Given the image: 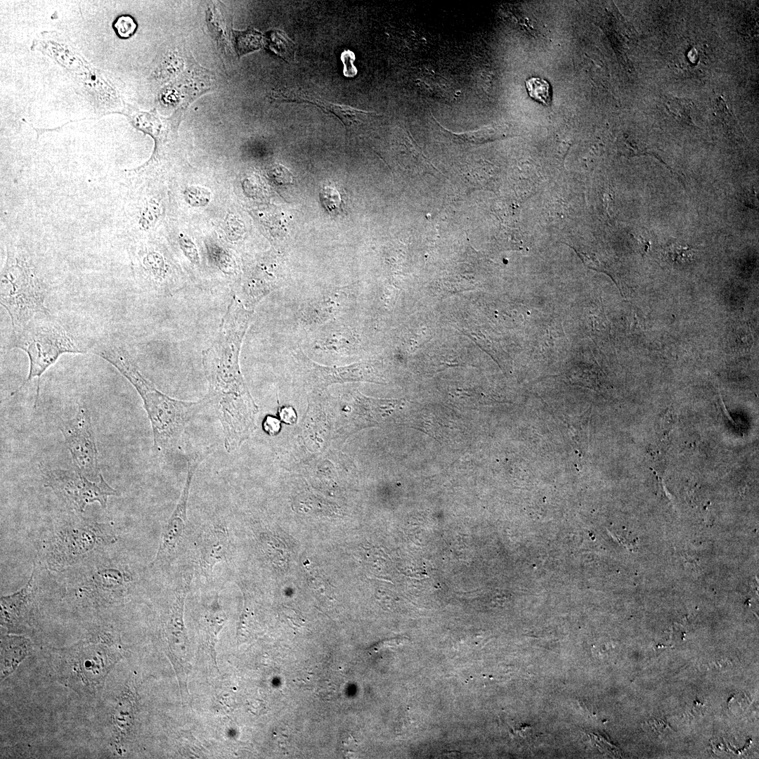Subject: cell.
Wrapping results in <instances>:
<instances>
[{
  "mask_svg": "<svg viewBox=\"0 0 759 759\" xmlns=\"http://www.w3.org/2000/svg\"><path fill=\"white\" fill-rule=\"evenodd\" d=\"M94 353L110 363L135 387L150 420L155 452L162 456L176 450L189 421L209 403L207 396L198 401L171 398L159 391L138 369L127 352L107 344Z\"/></svg>",
  "mask_w": 759,
  "mask_h": 759,
  "instance_id": "6da1fadb",
  "label": "cell"
},
{
  "mask_svg": "<svg viewBox=\"0 0 759 759\" xmlns=\"http://www.w3.org/2000/svg\"><path fill=\"white\" fill-rule=\"evenodd\" d=\"M238 349L205 361L210 390L207 397L221 423L228 453L238 448L254 431L258 413L240 371Z\"/></svg>",
  "mask_w": 759,
  "mask_h": 759,
  "instance_id": "7a4b0ae2",
  "label": "cell"
},
{
  "mask_svg": "<svg viewBox=\"0 0 759 759\" xmlns=\"http://www.w3.org/2000/svg\"><path fill=\"white\" fill-rule=\"evenodd\" d=\"M46 294L29 253L19 245L7 243L1 272L0 300L11 317L13 328L49 313L45 306Z\"/></svg>",
  "mask_w": 759,
  "mask_h": 759,
  "instance_id": "3957f363",
  "label": "cell"
},
{
  "mask_svg": "<svg viewBox=\"0 0 759 759\" xmlns=\"http://www.w3.org/2000/svg\"><path fill=\"white\" fill-rule=\"evenodd\" d=\"M11 346L23 350L29 358V372L26 379L18 389L37 377L34 406L39 393L41 375L64 353H82L85 351L77 345L63 326L51 314L39 315L25 325L13 328Z\"/></svg>",
  "mask_w": 759,
  "mask_h": 759,
  "instance_id": "277c9868",
  "label": "cell"
},
{
  "mask_svg": "<svg viewBox=\"0 0 759 759\" xmlns=\"http://www.w3.org/2000/svg\"><path fill=\"white\" fill-rule=\"evenodd\" d=\"M104 642H84L69 649L63 657V675L75 688L94 692L117 659L112 647Z\"/></svg>",
  "mask_w": 759,
  "mask_h": 759,
  "instance_id": "5b68a950",
  "label": "cell"
},
{
  "mask_svg": "<svg viewBox=\"0 0 759 759\" xmlns=\"http://www.w3.org/2000/svg\"><path fill=\"white\" fill-rule=\"evenodd\" d=\"M42 474L44 485L52 488L63 498L66 503L75 510L82 512L86 506L98 502L105 508L108 496L116 495L105 480L95 482L89 480L76 469H48L42 464L39 466Z\"/></svg>",
  "mask_w": 759,
  "mask_h": 759,
  "instance_id": "8992f818",
  "label": "cell"
},
{
  "mask_svg": "<svg viewBox=\"0 0 759 759\" xmlns=\"http://www.w3.org/2000/svg\"><path fill=\"white\" fill-rule=\"evenodd\" d=\"M60 429L76 469L89 480L104 481L88 408L79 405L74 417L63 423Z\"/></svg>",
  "mask_w": 759,
  "mask_h": 759,
  "instance_id": "52a82bcc",
  "label": "cell"
},
{
  "mask_svg": "<svg viewBox=\"0 0 759 759\" xmlns=\"http://www.w3.org/2000/svg\"><path fill=\"white\" fill-rule=\"evenodd\" d=\"M207 453H193L188 460L187 476L178 502L162 528L160 543L151 567H164L174 559L187 525V507L193 476Z\"/></svg>",
  "mask_w": 759,
  "mask_h": 759,
  "instance_id": "ba28073f",
  "label": "cell"
},
{
  "mask_svg": "<svg viewBox=\"0 0 759 759\" xmlns=\"http://www.w3.org/2000/svg\"><path fill=\"white\" fill-rule=\"evenodd\" d=\"M190 580L181 579L174 590L171 605L165 624V635L171 660L178 673L180 686L186 685L190 667L189 640L184 623V606Z\"/></svg>",
  "mask_w": 759,
  "mask_h": 759,
  "instance_id": "9c48e42d",
  "label": "cell"
},
{
  "mask_svg": "<svg viewBox=\"0 0 759 759\" xmlns=\"http://www.w3.org/2000/svg\"><path fill=\"white\" fill-rule=\"evenodd\" d=\"M293 356L304 372L309 383L319 390L337 383L384 382L371 362H360L343 367L323 366L312 361L300 348L294 352Z\"/></svg>",
  "mask_w": 759,
  "mask_h": 759,
  "instance_id": "30bf717a",
  "label": "cell"
},
{
  "mask_svg": "<svg viewBox=\"0 0 759 759\" xmlns=\"http://www.w3.org/2000/svg\"><path fill=\"white\" fill-rule=\"evenodd\" d=\"M198 550L200 568L208 578L214 566L228 557L230 537L226 526L216 523L204 530L200 536Z\"/></svg>",
  "mask_w": 759,
  "mask_h": 759,
  "instance_id": "8fae6325",
  "label": "cell"
},
{
  "mask_svg": "<svg viewBox=\"0 0 759 759\" xmlns=\"http://www.w3.org/2000/svg\"><path fill=\"white\" fill-rule=\"evenodd\" d=\"M402 405L401 400L378 399L365 396L356 391L354 394V408L352 415L353 429L377 424L394 410Z\"/></svg>",
  "mask_w": 759,
  "mask_h": 759,
  "instance_id": "7c38bea8",
  "label": "cell"
},
{
  "mask_svg": "<svg viewBox=\"0 0 759 759\" xmlns=\"http://www.w3.org/2000/svg\"><path fill=\"white\" fill-rule=\"evenodd\" d=\"M277 99L285 101L309 103L315 105L326 112L336 115L345 126H351L363 120L372 112L357 110L348 105H339L326 100L313 97L306 92L286 91L278 93Z\"/></svg>",
  "mask_w": 759,
  "mask_h": 759,
  "instance_id": "4fadbf2b",
  "label": "cell"
},
{
  "mask_svg": "<svg viewBox=\"0 0 759 759\" xmlns=\"http://www.w3.org/2000/svg\"><path fill=\"white\" fill-rule=\"evenodd\" d=\"M33 573L27 585L20 591L9 596L1 597V625L8 629H18L25 622L30 596L32 593Z\"/></svg>",
  "mask_w": 759,
  "mask_h": 759,
  "instance_id": "5bb4252c",
  "label": "cell"
},
{
  "mask_svg": "<svg viewBox=\"0 0 759 759\" xmlns=\"http://www.w3.org/2000/svg\"><path fill=\"white\" fill-rule=\"evenodd\" d=\"M349 290H331L315 302L308 304L304 313L305 318L316 322L325 320L342 311L348 301Z\"/></svg>",
  "mask_w": 759,
  "mask_h": 759,
  "instance_id": "9a60e30c",
  "label": "cell"
},
{
  "mask_svg": "<svg viewBox=\"0 0 759 759\" xmlns=\"http://www.w3.org/2000/svg\"><path fill=\"white\" fill-rule=\"evenodd\" d=\"M227 616L219 603L217 592L210 597L205 606L203 613V626L210 648L214 649L217 637L226 624Z\"/></svg>",
  "mask_w": 759,
  "mask_h": 759,
  "instance_id": "2e32d148",
  "label": "cell"
},
{
  "mask_svg": "<svg viewBox=\"0 0 759 759\" xmlns=\"http://www.w3.org/2000/svg\"><path fill=\"white\" fill-rule=\"evenodd\" d=\"M1 679L9 675L28 652L26 639L15 636L4 637L1 643Z\"/></svg>",
  "mask_w": 759,
  "mask_h": 759,
  "instance_id": "e0dca14e",
  "label": "cell"
},
{
  "mask_svg": "<svg viewBox=\"0 0 759 759\" xmlns=\"http://www.w3.org/2000/svg\"><path fill=\"white\" fill-rule=\"evenodd\" d=\"M133 699L126 692L119 699L112 712L115 740L119 741L128 732L134 717Z\"/></svg>",
  "mask_w": 759,
  "mask_h": 759,
  "instance_id": "ac0fdd59",
  "label": "cell"
},
{
  "mask_svg": "<svg viewBox=\"0 0 759 759\" xmlns=\"http://www.w3.org/2000/svg\"><path fill=\"white\" fill-rule=\"evenodd\" d=\"M665 105L668 112L676 119L693 124L691 117L693 103L691 100L670 96L666 98Z\"/></svg>",
  "mask_w": 759,
  "mask_h": 759,
  "instance_id": "d6986e66",
  "label": "cell"
},
{
  "mask_svg": "<svg viewBox=\"0 0 759 759\" xmlns=\"http://www.w3.org/2000/svg\"><path fill=\"white\" fill-rule=\"evenodd\" d=\"M141 266L149 277L158 280L164 277L166 265L164 258L158 252L150 250L142 255Z\"/></svg>",
  "mask_w": 759,
  "mask_h": 759,
  "instance_id": "ffe728a7",
  "label": "cell"
},
{
  "mask_svg": "<svg viewBox=\"0 0 759 759\" xmlns=\"http://www.w3.org/2000/svg\"><path fill=\"white\" fill-rule=\"evenodd\" d=\"M270 48L284 60H293L295 46L287 35L280 31H274L270 35Z\"/></svg>",
  "mask_w": 759,
  "mask_h": 759,
  "instance_id": "44dd1931",
  "label": "cell"
},
{
  "mask_svg": "<svg viewBox=\"0 0 759 759\" xmlns=\"http://www.w3.org/2000/svg\"><path fill=\"white\" fill-rule=\"evenodd\" d=\"M525 84L531 98L545 105L550 103L551 90L547 81L540 77H531L526 81Z\"/></svg>",
  "mask_w": 759,
  "mask_h": 759,
  "instance_id": "7402d4cb",
  "label": "cell"
},
{
  "mask_svg": "<svg viewBox=\"0 0 759 759\" xmlns=\"http://www.w3.org/2000/svg\"><path fill=\"white\" fill-rule=\"evenodd\" d=\"M162 212L161 206L154 199L148 200L140 211L138 224L144 230L153 228Z\"/></svg>",
  "mask_w": 759,
  "mask_h": 759,
  "instance_id": "603a6c76",
  "label": "cell"
},
{
  "mask_svg": "<svg viewBox=\"0 0 759 759\" xmlns=\"http://www.w3.org/2000/svg\"><path fill=\"white\" fill-rule=\"evenodd\" d=\"M237 41L240 55L258 49L261 46V35L259 32L249 30L244 32H237Z\"/></svg>",
  "mask_w": 759,
  "mask_h": 759,
  "instance_id": "cb8c5ba5",
  "label": "cell"
},
{
  "mask_svg": "<svg viewBox=\"0 0 759 759\" xmlns=\"http://www.w3.org/2000/svg\"><path fill=\"white\" fill-rule=\"evenodd\" d=\"M183 195L185 200L193 207H204L211 199L209 190L199 186H190L186 188Z\"/></svg>",
  "mask_w": 759,
  "mask_h": 759,
  "instance_id": "d4e9b609",
  "label": "cell"
},
{
  "mask_svg": "<svg viewBox=\"0 0 759 759\" xmlns=\"http://www.w3.org/2000/svg\"><path fill=\"white\" fill-rule=\"evenodd\" d=\"M114 26L121 37L128 38L134 33L137 25L131 16L122 15L117 18Z\"/></svg>",
  "mask_w": 759,
  "mask_h": 759,
  "instance_id": "484cf974",
  "label": "cell"
},
{
  "mask_svg": "<svg viewBox=\"0 0 759 759\" xmlns=\"http://www.w3.org/2000/svg\"><path fill=\"white\" fill-rule=\"evenodd\" d=\"M179 242L184 254L188 258V259L192 263L195 264H198V252L195 244L192 242V240L188 238L186 235L181 233L179 238Z\"/></svg>",
  "mask_w": 759,
  "mask_h": 759,
  "instance_id": "4316f807",
  "label": "cell"
},
{
  "mask_svg": "<svg viewBox=\"0 0 759 759\" xmlns=\"http://www.w3.org/2000/svg\"><path fill=\"white\" fill-rule=\"evenodd\" d=\"M321 196L324 205L330 210L337 209L339 206L341 199L338 191L335 188L328 186L324 188Z\"/></svg>",
  "mask_w": 759,
  "mask_h": 759,
  "instance_id": "83f0119b",
  "label": "cell"
},
{
  "mask_svg": "<svg viewBox=\"0 0 759 759\" xmlns=\"http://www.w3.org/2000/svg\"><path fill=\"white\" fill-rule=\"evenodd\" d=\"M263 429L269 435L275 436L280 431L281 424L277 418L267 415L263 422Z\"/></svg>",
  "mask_w": 759,
  "mask_h": 759,
  "instance_id": "f1b7e54d",
  "label": "cell"
},
{
  "mask_svg": "<svg viewBox=\"0 0 759 759\" xmlns=\"http://www.w3.org/2000/svg\"><path fill=\"white\" fill-rule=\"evenodd\" d=\"M279 416L283 422L287 424H293L297 420L296 413L291 406L281 408L279 410Z\"/></svg>",
  "mask_w": 759,
  "mask_h": 759,
  "instance_id": "f546056e",
  "label": "cell"
},
{
  "mask_svg": "<svg viewBox=\"0 0 759 759\" xmlns=\"http://www.w3.org/2000/svg\"><path fill=\"white\" fill-rule=\"evenodd\" d=\"M353 739L349 734H344L341 739L342 749L344 753L352 752L355 748Z\"/></svg>",
  "mask_w": 759,
  "mask_h": 759,
  "instance_id": "4dcf8cb0",
  "label": "cell"
},
{
  "mask_svg": "<svg viewBox=\"0 0 759 759\" xmlns=\"http://www.w3.org/2000/svg\"><path fill=\"white\" fill-rule=\"evenodd\" d=\"M329 687H327V686H325V688H322V689H321V690H323V691H325V690H326V691H327V690H328V688H329ZM330 693H331V694H334V693H335V690H334V689H332V688H330V692H329V694H330Z\"/></svg>",
  "mask_w": 759,
  "mask_h": 759,
  "instance_id": "1f68e13d",
  "label": "cell"
}]
</instances>
